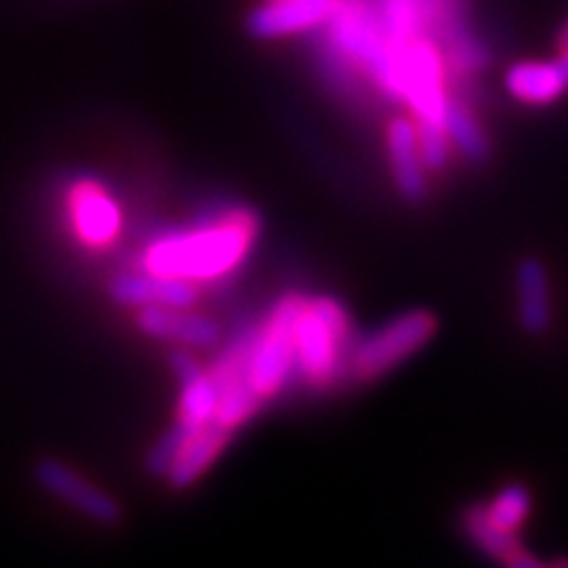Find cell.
I'll return each mask as SVG.
<instances>
[{"instance_id": "1", "label": "cell", "mask_w": 568, "mask_h": 568, "mask_svg": "<svg viewBox=\"0 0 568 568\" xmlns=\"http://www.w3.org/2000/svg\"><path fill=\"white\" fill-rule=\"evenodd\" d=\"M251 243L253 224L240 219V222L209 226L184 237L163 240L148 255V266L151 272L182 276V280L219 276L240 264Z\"/></svg>"}, {"instance_id": "2", "label": "cell", "mask_w": 568, "mask_h": 568, "mask_svg": "<svg viewBox=\"0 0 568 568\" xmlns=\"http://www.w3.org/2000/svg\"><path fill=\"white\" fill-rule=\"evenodd\" d=\"M303 311L301 297L290 295L276 305L264 329L253 337L247 355V379L261 400L272 397L295 364V326Z\"/></svg>"}, {"instance_id": "3", "label": "cell", "mask_w": 568, "mask_h": 568, "mask_svg": "<svg viewBox=\"0 0 568 568\" xmlns=\"http://www.w3.org/2000/svg\"><path fill=\"white\" fill-rule=\"evenodd\" d=\"M347 322L337 303H303L295 326V364L305 379L324 385L335 376L339 347L345 343Z\"/></svg>"}, {"instance_id": "4", "label": "cell", "mask_w": 568, "mask_h": 568, "mask_svg": "<svg viewBox=\"0 0 568 568\" xmlns=\"http://www.w3.org/2000/svg\"><path fill=\"white\" fill-rule=\"evenodd\" d=\"M437 332V318L429 311H408L397 316L395 322L374 332L364 345L353 355V372L361 379H376L387 374L389 368L410 358L416 351L429 343Z\"/></svg>"}, {"instance_id": "5", "label": "cell", "mask_w": 568, "mask_h": 568, "mask_svg": "<svg viewBox=\"0 0 568 568\" xmlns=\"http://www.w3.org/2000/svg\"><path fill=\"white\" fill-rule=\"evenodd\" d=\"M34 479H38V485L45 489V493L69 503L71 508L80 510L82 516L92 518V521L103 524V527H113V524L122 518V508H119V503L113 500L109 493L98 489L92 481L80 477L74 468L61 464V460H40V464L34 466Z\"/></svg>"}, {"instance_id": "6", "label": "cell", "mask_w": 568, "mask_h": 568, "mask_svg": "<svg viewBox=\"0 0 568 568\" xmlns=\"http://www.w3.org/2000/svg\"><path fill=\"white\" fill-rule=\"evenodd\" d=\"M339 0H268L247 13V34L255 40H276L324 24L335 17Z\"/></svg>"}, {"instance_id": "7", "label": "cell", "mask_w": 568, "mask_h": 568, "mask_svg": "<svg viewBox=\"0 0 568 568\" xmlns=\"http://www.w3.org/2000/svg\"><path fill=\"white\" fill-rule=\"evenodd\" d=\"M138 326L145 335L184 347H211L219 339V326L211 318L187 314L176 305H148L140 311Z\"/></svg>"}, {"instance_id": "8", "label": "cell", "mask_w": 568, "mask_h": 568, "mask_svg": "<svg viewBox=\"0 0 568 568\" xmlns=\"http://www.w3.org/2000/svg\"><path fill=\"white\" fill-rule=\"evenodd\" d=\"M111 297L122 305H176L190 308L195 303V287L172 274H122L111 282Z\"/></svg>"}, {"instance_id": "9", "label": "cell", "mask_w": 568, "mask_h": 568, "mask_svg": "<svg viewBox=\"0 0 568 568\" xmlns=\"http://www.w3.org/2000/svg\"><path fill=\"white\" fill-rule=\"evenodd\" d=\"M506 88L518 101L548 105L568 90V51H560L552 61L516 63L506 74Z\"/></svg>"}, {"instance_id": "10", "label": "cell", "mask_w": 568, "mask_h": 568, "mask_svg": "<svg viewBox=\"0 0 568 568\" xmlns=\"http://www.w3.org/2000/svg\"><path fill=\"white\" fill-rule=\"evenodd\" d=\"M516 311L518 324L527 335L537 337L550 329L552 322V301H550V280L548 268L542 261L524 258L516 268Z\"/></svg>"}, {"instance_id": "11", "label": "cell", "mask_w": 568, "mask_h": 568, "mask_svg": "<svg viewBox=\"0 0 568 568\" xmlns=\"http://www.w3.org/2000/svg\"><path fill=\"white\" fill-rule=\"evenodd\" d=\"M172 366L182 382V406L176 422L190 426L193 432L203 429L205 424L213 422V414H216L219 406L216 382H213V376L205 374L201 364H197L195 358H190V353L184 351H176L172 355Z\"/></svg>"}, {"instance_id": "12", "label": "cell", "mask_w": 568, "mask_h": 568, "mask_svg": "<svg viewBox=\"0 0 568 568\" xmlns=\"http://www.w3.org/2000/svg\"><path fill=\"white\" fill-rule=\"evenodd\" d=\"M389 166L400 195L410 203H418L426 195V166L418 153L416 126L408 119H395L387 132Z\"/></svg>"}, {"instance_id": "13", "label": "cell", "mask_w": 568, "mask_h": 568, "mask_svg": "<svg viewBox=\"0 0 568 568\" xmlns=\"http://www.w3.org/2000/svg\"><path fill=\"white\" fill-rule=\"evenodd\" d=\"M226 439H230V429L216 422H209L203 429H197L195 435L187 439V445L182 447L174 466L169 468V485L174 489H187L195 479H201L203 474L209 471L213 460H216L219 453L224 450Z\"/></svg>"}, {"instance_id": "14", "label": "cell", "mask_w": 568, "mask_h": 568, "mask_svg": "<svg viewBox=\"0 0 568 568\" xmlns=\"http://www.w3.org/2000/svg\"><path fill=\"white\" fill-rule=\"evenodd\" d=\"M464 527L466 535L471 537V542L477 545L481 552H487L489 558L503 560V564L508 566H539L535 558L524 556L521 545H518V539L510 535V531H503L500 527H495V524L489 521L485 508L468 510Z\"/></svg>"}, {"instance_id": "15", "label": "cell", "mask_w": 568, "mask_h": 568, "mask_svg": "<svg viewBox=\"0 0 568 568\" xmlns=\"http://www.w3.org/2000/svg\"><path fill=\"white\" fill-rule=\"evenodd\" d=\"M74 219L82 237L101 245L113 237L119 226V213L113 203L95 187H80L74 193Z\"/></svg>"}, {"instance_id": "16", "label": "cell", "mask_w": 568, "mask_h": 568, "mask_svg": "<svg viewBox=\"0 0 568 568\" xmlns=\"http://www.w3.org/2000/svg\"><path fill=\"white\" fill-rule=\"evenodd\" d=\"M443 130L447 134V140H450L468 161H485L487 159L489 148H487L485 132H481L479 122L464 109V105L445 103Z\"/></svg>"}, {"instance_id": "17", "label": "cell", "mask_w": 568, "mask_h": 568, "mask_svg": "<svg viewBox=\"0 0 568 568\" xmlns=\"http://www.w3.org/2000/svg\"><path fill=\"white\" fill-rule=\"evenodd\" d=\"M529 503L531 500H529L527 487L508 485L506 489H500V493H497L493 506L487 508V516L495 527L516 535V529L521 527L524 518L529 516Z\"/></svg>"}, {"instance_id": "18", "label": "cell", "mask_w": 568, "mask_h": 568, "mask_svg": "<svg viewBox=\"0 0 568 568\" xmlns=\"http://www.w3.org/2000/svg\"><path fill=\"white\" fill-rule=\"evenodd\" d=\"M195 432L190 426H184L182 422H176L172 429L163 435L159 443L153 445V450L148 453V471L155 474V477H166L169 468L174 466L176 456L182 453V447L187 445V439L193 437Z\"/></svg>"}, {"instance_id": "19", "label": "cell", "mask_w": 568, "mask_h": 568, "mask_svg": "<svg viewBox=\"0 0 568 568\" xmlns=\"http://www.w3.org/2000/svg\"><path fill=\"white\" fill-rule=\"evenodd\" d=\"M416 140L426 172H439L447 161V151H450V140L443 130V122H418Z\"/></svg>"}, {"instance_id": "20", "label": "cell", "mask_w": 568, "mask_h": 568, "mask_svg": "<svg viewBox=\"0 0 568 568\" xmlns=\"http://www.w3.org/2000/svg\"><path fill=\"white\" fill-rule=\"evenodd\" d=\"M558 42H560V51H568V21L564 24V30L558 34Z\"/></svg>"}]
</instances>
